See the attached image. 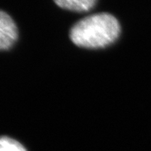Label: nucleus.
Here are the masks:
<instances>
[{
  "label": "nucleus",
  "mask_w": 151,
  "mask_h": 151,
  "mask_svg": "<svg viewBox=\"0 0 151 151\" xmlns=\"http://www.w3.org/2000/svg\"><path fill=\"white\" fill-rule=\"evenodd\" d=\"M120 34L118 20L111 14L101 12L77 22L70 31V38L81 48L97 49L113 44Z\"/></svg>",
  "instance_id": "1"
},
{
  "label": "nucleus",
  "mask_w": 151,
  "mask_h": 151,
  "mask_svg": "<svg viewBox=\"0 0 151 151\" xmlns=\"http://www.w3.org/2000/svg\"><path fill=\"white\" fill-rule=\"evenodd\" d=\"M18 28L13 19L6 12L0 9V50L12 47L18 38Z\"/></svg>",
  "instance_id": "2"
},
{
  "label": "nucleus",
  "mask_w": 151,
  "mask_h": 151,
  "mask_svg": "<svg viewBox=\"0 0 151 151\" xmlns=\"http://www.w3.org/2000/svg\"><path fill=\"white\" fill-rule=\"evenodd\" d=\"M55 3L61 9L76 12H85L90 11L96 5L97 0H53Z\"/></svg>",
  "instance_id": "3"
},
{
  "label": "nucleus",
  "mask_w": 151,
  "mask_h": 151,
  "mask_svg": "<svg viewBox=\"0 0 151 151\" xmlns=\"http://www.w3.org/2000/svg\"><path fill=\"white\" fill-rule=\"evenodd\" d=\"M0 151H27L22 144L9 137H0Z\"/></svg>",
  "instance_id": "4"
}]
</instances>
